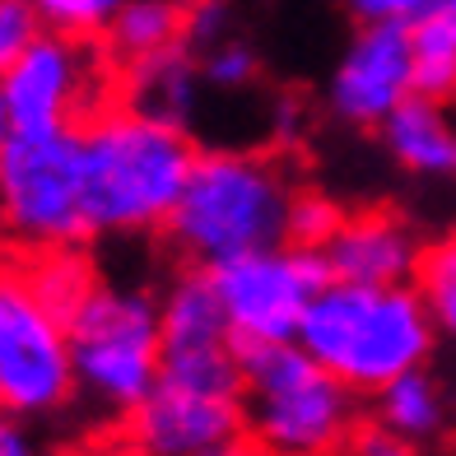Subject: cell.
<instances>
[{
    "instance_id": "19",
    "label": "cell",
    "mask_w": 456,
    "mask_h": 456,
    "mask_svg": "<svg viewBox=\"0 0 456 456\" xmlns=\"http://www.w3.org/2000/svg\"><path fill=\"white\" fill-rule=\"evenodd\" d=\"M196 52H200L196 56V70H200V85L205 89L238 94V89H252L256 79H261V56L238 33H219L205 47H196Z\"/></svg>"
},
{
    "instance_id": "5",
    "label": "cell",
    "mask_w": 456,
    "mask_h": 456,
    "mask_svg": "<svg viewBox=\"0 0 456 456\" xmlns=\"http://www.w3.org/2000/svg\"><path fill=\"white\" fill-rule=\"evenodd\" d=\"M242 401L252 443L284 456H317L349 447L363 424L359 391L322 368L298 340L242 349Z\"/></svg>"
},
{
    "instance_id": "16",
    "label": "cell",
    "mask_w": 456,
    "mask_h": 456,
    "mask_svg": "<svg viewBox=\"0 0 456 456\" xmlns=\"http://www.w3.org/2000/svg\"><path fill=\"white\" fill-rule=\"evenodd\" d=\"M372 419L382 428H391L405 447H419V443H433L447 424V396L438 378L424 368H410L401 378H391L378 396H372Z\"/></svg>"
},
{
    "instance_id": "6",
    "label": "cell",
    "mask_w": 456,
    "mask_h": 456,
    "mask_svg": "<svg viewBox=\"0 0 456 456\" xmlns=\"http://www.w3.org/2000/svg\"><path fill=\"white\" fill-rule=\"evenodd\" d=\"M0 233L24 252L79 247L85 219V140L79 131H14L0 150Z\"/></svg>"
},
{
    "instance_id": "14",
    "label": "cell",
    "mask_w": 456,
    "mask_h": 456,
    "mask_svg": "<svg viewBox=\"0 0 456 456\" xmlns=\"http://www.w3.org/2000/svg\"><path fill=\"white\" fill-rule=\"evenodd\" d=\"M196 89H200V70L191 47H173L163 56H150L140 66H121V102L150 112L159 121L186 126L196 112Z\"/></svg>"
},
{
    "instance_id": "15",
    "label": "cell",
    "mask_w": 456,
    "mask_h": 456,
    "mask_svg": "<svg viewBox=\"0 0 456 456\" xmlns=\"http://www.w3.org/2000/svg\"><path fill=\"white\" fill-rule=\"evenodd\" d=\"M186 5L191 0H126L102 33V47L117 66H140L186 43Z\"/></svg>"
},
{
    "instance_id": "21",
    "label": "cell",
    "mask_w": 456,
    "mask_h": 456,
    "mask_svg": "<svg viewBox=\"0 0 456 456\" xmlns=\"http://www.w3.org/2000/svg\"><path fill=\"white\" fill-rule=\"evenodd\" d=\"M340 219H345V210H340L330 196H322V191H298L294 219H289V242H303V247H317V252H322V242L336 233Z\"/></svg>"
},
{
    "instance_id": "17",
    "label": "cell",
    "mask_w": 456,
    "mask_h": 456,
    "mask_svg": "<svg viewBox=\"0 0 456 456\" xmlns=\"http://www.w3.org/2000/svg\"><path fill=\"white\" fill-rule=\"evenodd\" d=\"M410 43H414V94L452 102L456 98V33L428 10L424 19L410 24Z\"/></svg>"
},
{
    "instance_id": "7",
    "label": "cell",
    "mask_w": 456,
    "mask_h": 456,
    "mask_svg": "<svg viewBox=\"0 0 456 456\" xmlns=\"http://www.w3.org/2000/svg\"><path fill=\"white\" fill-rule=\"evenodd\" d=\"M75 405V359L66 313L43 294L28 261L0 265V410L56 419Z\"/></svg>"
},
{
    "instance_id": "2",
    "label": "cell",
    "mask_w": 456,
    "mask_h": 456,
    "mask_svg": "<svg viewBox=\"0 0 456 456\" xmlns=\"http://www.w3.org/2000/svg\"><path fill=\"white\" fill-rule=\"evenodd\" d=\"M298 345L359 396H378L391 378L433 359L438 326L414 284L326 280L298 326Z\"/></svg>"
},
{
    "instance_id": "4",
    "label": "cell",
    "mask_w": 456,
    "mask_h": 456,
    "mask_svg": "<svg viewBox=\"0 0 456 456\" xmlns=\"http://www.w3.org/2000/svg\"><path fill=\"white\" fill-rule=\"evenodd\" d=\"M66 326L75 359V405H85L108 428H121L154 391L163 368L159 298L144 289L94 280L89 294L70 307Z\"/></svg>"
},
{
    "instance_id": "18",
    "label": "cell",
    "mask_w": 456,
    "mask_h": 456,
    "mask_svg": "<svg viewBox=\"0 0 456 456\" xmlns=\"http://www.w3.org/2000/svg\"><path fill=\"white\" fill-rule=\"evenodd\" d=\"M414 289H419L424 303H428L438 340L456 345V233L424 242L419 271H414Z\"/></svg>"
},
{
    "instance_id": "12",
    "label": "cell",
    "mask_w": 456,
    "mask_h": 456,
    "mask_svg": "<svg viewBox=\"0 0 456 456\" xmlns=\"http://www.w3.org/2000/svg\"><path fill=\"white\" fill-rule=\"evenodd\" d=\"M424 256V238L396 210H359L336 224V233L322 242V261L330 280L354 284H414Z\"/></svg>"
},
{
    "instance_id": "9",
    "label": "cell",
    "mask_w": 456,
    "mask_h": 456,
    "mask_svg": "<svg viewBox=\"0 0 456 456\" xmlns=\"http://www.w3.org/2000/svg\"><path fill=\"white\" fill-rule=\"evenodd\" d=\"M215 280V294L224 303L228 330L238 349L271 345V340H298V326L313 298L330 280L317 247L303 242H275L256 252L228 256L219 265H205Z\"/></svg>"
},
{
    "instance_id": "8",
    "label": "cell",
    "mask_w": 456,
    "mask_h": 456,
    "mask_svg": "<svg viewBox=\"0 0 456 456\" xmlns=\"http://www.w3.org/2000/svg\"><path fill=\"white\" fill-rule=\"evenodd\" d=\"M14 131H79L121 98V66L102 37L43 28L0 75Z\"/></svg>"
},
{
    "instance_id": "24",
    "label": "cell",
    "mask_w": 456,
    "mask_h": 456,
    "mask_svg": "<svg viewBox=\"0 0 456 456\" xmlns=\"http://www.w3.org/2000/svg\"><path fill=\"white\" fill-rule=\"evenodd\" d=\"M14 135V121H10V102H5V89H0V150H5V140Z\"/></svg>"
},
{
    "instance_id": "10",
    "label": "cell",
    "mask_w": 456,
    "mask_h": 456,
    "mask_svg": "<svg viewBox=\"0 0 456 456\" xmlns=\"http://www.w3.org/2000/svg\"><path fill=\"white\" fill-rule=\"evenodd\" d=\"M117 433L121 443L150 456H228L252 443L242 391H210L168 378L154 382Z\"/></svg>"
},
{
    "instance_id": "1",
    "label": "cell",
    "mask_w": 456,
    "mask_h": 456,
    "mask_svg": "<svg viewBox=\"0 0 456 456\" xmlns=\"http://www.w3.org/2000/svg\"><path fill=\"white\" fill-rule=\"evenodd\" d=\"M85 140V219L89 233H150L168 228L182 186L196 168L186 126L159 121L131 102L102 108Z\"/></svg>"
},
{
    "instance_id": "26",
    "label": "cell",
    "mask_w": 456,
    "mask_h": 456,
    "mask_svg": "<svg viewBox=\"0 0 456 456\" xmlns=\"http://www.w3.org/2000/svg\"><path fill=\"white\" fill-rule=\"evenodd\" d=\"M452 117H456V98H452Z\"/></svg>"
},
{
    "instance_id": "23",
    "label": "cell",
    "mask_w": 456,
    "mask_h": 456,
    "mask_svg": "<svg viewBox=\"0 0 456 456\" xmlns=\"http://www.w3.org/2000/svg\"><path fill=\"white\" fill-rule=\"evenodd\" d=\"M438 0H345L354 24H414L424 19Z\"/></svg>"
},
{
    "instance_id": "13",
    "label": "cell",
    "mask_w": 456,
    "mask_h": 456,
    "mask_svg": "<svg viewBox=\"0 0 456 456\" xmlns=\"http://www.w3.org/2000/svg\"><path fill=\"white\" fill-rule=\"evenodd\" d=\"M378 135H382V154L396 163L401 173L424 177V182L456 177V117H452V102L428 98V94H410L405 102H396V108L387 112Z\"/></svg>"
},
{
    "instance_id": "25",
    "label": "cell",
    "mask_w": 456,
    "mask_h": 456,
    "mask_svg": "<svg viewBox=\"0 0 456 456\" xmlns=\"http://www.w3.org/2000/svg\"><path fill=\"white\" fill-rule=\"evenodd\" d=\"M433 14H438L443 19V24L456 33V0H438V5H433Z\"/></svg>"
},
{
    "instance_id": "11",
    "label": "cell",
    "mask_w": 456,
    "mask_h": 456,
    "mask_svg": "<svg viewBox=\"0 0 456 456\" xmlns=\"http://www.w3.org/2000/svg\"><path fill=\"white\" fill-rule=\"evenodd\" d=\"M414 94L410 24H359L326 79V108L354 131H378L387 112Z\"/></svg>"
},
{
    "instance_id": "22",
    "label": "cell",
    "mask_w": 456,
    "mask_h": 456,
    "mask_svg": "<svg viewBox=\"0 0 456 456\" xmlns=\"http://www.w3.org/2000/svg\"><path fill=\"white\" fill-rule=\"evenodd\" d=\"M43 28L47 24L33 10V0H0V75L33 47V37Z\"/></svg>"
},
{
    "instance_id": "20",
    "label": "cell",
    "mask_w": 456,
    "mask_h": 456,
    "mask_svg": "<svg viewBox=\"0 0 456 456\" xmlns=\"http://www.w3.org/2000/svg\"><path fill=\"white\" fill-rule=\"evenodd\" d=\"M121 5L126 0H33V10L43 14L47 28L75 37H102Z\"/></svg>"
},
{
    "instance_id": "3",
    "label": "cell",
    "mask_w": 456,
    "mask_h": 456,
    "mask_svg": "<svg viewBox=\"0 0 456 456\" xmlns=\"http://www.w3.org/2000/svg\"><path fill=\"white\" fill-rule=\"evenodd\" d=\"M298 191L303 186L275 154H196L177 210L168 215V238L191 265H219L256 247L289 242Z\"/></svg>"
}]
</instances>
